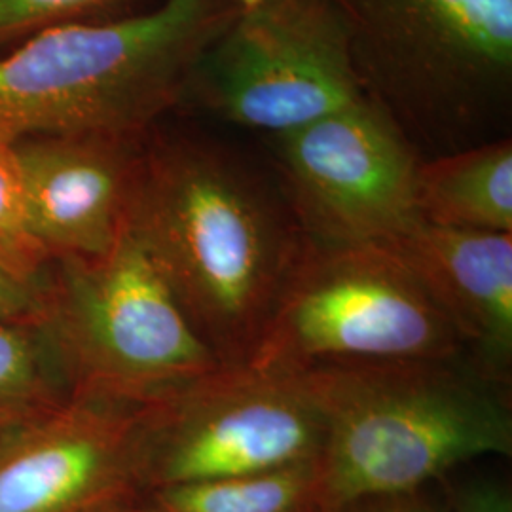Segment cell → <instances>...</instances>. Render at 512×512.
I'll list each match as a JSON object with an SVG mask.
<instances>
[{"mask_svg":"<svg viewBox=\"0 0 512 512\" xmlns=\"http://www.w3.org/2000/svg\"><path fill=\"white\" fill-rule=\"evenodd\" d=\"M128 222L220 363L247 365L306 245L285 196L217 141L175 137L143 148Z\"/></svg>","mask_w":512,"mask_h":512,"instance_id":"obj_1","label":"cell"},{"mask_svg":"<svg viewBox=\"0 0 512 512\" xmlns=\"http://www.w3.org/2000/svg\"><path fill=\"white\" fill-rule=\"evenodd\" d=\"M238 12L236 0H160L27 37L0 57V141L141 139L186 99L196 65Z\"/></svg>","mask_w":512,"mask_h":512,"instance_id":"obj_2","label":"cell"},{"mask_svg":"<svg viewBox=\"0 0 512 512\" xmlns=\"http://www.w3.org/2000/svg\"><path fill=\"white\" fill-rule=\"evenodd\" d=\"M294 378L323 425L315 512L420 492L465 461L512 454L505 399L458 361L338 366Z\"/></svg>","mask_w":512,"mask_h":512,"instance_id":"obj_3","label":"cell"},{"mask_svg":"<svg viewBox=\"0 0 512 512\" xmlns=\"http://www.w3.org/2000/svg\"><path fill=\"white\" fill-rule=\"evenodd\" d=\"M330 2L366 101L420 156L501 139L494 133L512 109V0Z\"/></svg>","mask_w":512,"mask_h":512,"instance_id":"obj_4","label":"cell"},{"mask_svg":"<svg viewBox=\"0 0 512 512\" xmlns=\"http://www.w3.org/2000/svg\"><path fill=\"white\" fill-rule=\"evenodd\" d=\"M52 264L40 325L73 395L147 403L224 366L128 220L107 255Z\"/></svg>","mask_w":512,"mask_h":512,"instance_id":"obj_5","label":"cell"},{"mask_svg":"<svg viewBox=\"0 0 512 512\" xmlns=\"http://www.w3.org/2000/svg\"><path fill=\"white\" fill-rule=\"evenodd\" d=\"M461 353L456 330L387 247L306 238L247 365L296 376Z\"/></svg>","mask_w":512,"mask_h":512,"instance_id":"obj_6","label":"cell"},{"mask_svg":"<svg viewBox=\"0 0 512 512\" xmlns=\"http://www.w3.org/2000/svg\"><path fill=\"white\" fill-rule=\"evenodd\" d=\"M188 93L224 122L272 137L365 99L330 0H258L239 8L202 55Z\"/></svg>","mask_w":512,"mask_h":512,"instance_id":"obj_7","label":"cell"},{"mask_svg":"<svg viewBox=\"0 0 512 512\" xmlns=\"http://www.w3.org/2000/svg\"><path fill=\"white\" fill-rule=\"evenodd\" d=\"M323 425L294 376L220 366L147 401L148 492L313 461Z\"/></svg>","mask_w":512,"mask_h":512,"instance_id":"obj_8","label":"cell"},{"mask_svg":"<svg viewBox=\"0 0 512 512\" xmlns=\"http://www.w3.org/2000/svg\"><path fill=\"white\" fill-rule=\"evenodd\" d=\"M274 141L283 196L306 238L385 243L421 220L416 179L423 158L370 101Z\"/></svg>","mask_w":512,"mask_h":512,"instance_id":"obj_9","label":"cell"},{"mask_svg":"<svg viewBox=\"0 0 512 512\" xmlns=\"http://www.w3.org/2000/svg\"><path fill=\"white\" fill-rule=\"evenodd\" d=\"M147 403L71 395L0 440V512H95L145 490Z\"/></svg>","mask_w":512,"mask_h":512,"instance_id":"obj_10","label":"cell"},{"mask_svg":"<svg viewBox=\"0 0 512 512\" xmlns=\"http://www.w3.org/2000/svg\"><path fill=\"white\" fill-rule=\"evenodd\" d=\"M14 147L31 232L48 260L107 255L128 220L143 152L139 139L35 137Z\"/></svg>","mask_w":512,"mask_h":512,"instance_id":"obj_11","label":"cell"},{"mask_svg":"<svg viewBox=\"0 0 512 512\" xmlns=\"http://www.w3.org/2000/svg\"><path fill=\"white\" fill-rule=\"evenodd\" d=\"M397 256L435 302L473 370L497 389L512 374V232H475L418 220L380 243Z\"/></svg>","mask_w":512,"mask_h":512,"instance_id":"obj_12","label":"cell"},{"mask_svg":"<svg viewBox=\"0 0 512 512\" xmlns=\"http://www.w3.org/2000/svg\"><path fill=\"white\" fill-rule=\"evenodd\" d=\"M416 207L433 226L512 232L511 137L423 158Z\"/></svg>","mask_w":512,"mask_h":512,"instance_id":"obj_13","label":"cell"},{"mask_svg":"<svg viewBox=\"0 0 512 512\" xmlns=\"http://www.w3.org/2000/svg\"><path fill=\"white\" fill-rule=\"evenodd\" d=\"M164 512H315V459L150 492Z\"/></svg>","mask_w":512,"mask_h":512,"instance_id":"obj_14","label":"cell"},{"mask_svg":"<svg viewBox=\"0 0 512 512\" xmlns=\"http://www.w3.org/2000/svg\"><path fill=\"white\" fill-rule=\"evenodd\" d=\"M73 395L52 338L40 323H0V420L25 423Z\"/></svg>","mask_w":512,"mask_h":512,"instance_id":"obj_15","label":"cell"},{"mask_svg":"<svg viewBox=\"0 0 512 512\" xmlns=\"http://www.w3.org/2000/svg\"><path fill=\"white\" fill-rule=\"evenodd\" d=\"M0 256L19 274L42 281L52 264L31 232L16 147L0 141Z\"/></svg>","mask_w":512,"mask_h":512,"instance_id":"obj_16","label":"cell"},{"mask_svg":"<svg viewBox=\"0 0 512 512\" xmlns=\"http://www.w3.org/2000/svg\"><path fill=\"white\" fill-rule=\"evenodd\" d=\"M126 2L129 0H0V42L31 37L74 21L105 19V12Z\"/></svg>","mask_w":512,"mask_h":512,"instance_id":"obj_17","label":"cell"},{"mask_svg":"<svg viewBox=\"0 0 512 512\" xmlns=\"http://www.w3.org/2000/svg\"><path fill=\"white\" fill-rule=\"evenodd\" d=\"M46 304V277L29 279L0 256V323H40Z\"/></svg>","mask_w":512,"mask_h":512,"instance_id":"obj_18","label":"cell"},{"mask_svg":"<svg viewBox=\"0 0 512 512\" xmlns=\"http://www.w3.org/2000/svg\"><path fill=\"white\" fill-rule=\"evenodd\" d=\"M450 512H512L509 486L492 478H475L448 486Z\"/></svg>","mask_w":512,"mask_h":512,"instance_id":"obj_19","label":"cell"},{"mask_svg":"<svg viewBox=\"0 0 512 512\" xmlns=\"http://www.w3.org/2000/svg\"><path fill=\"white\" fill-rule=\"evenodd\" d=\"M340 512H442L420 492L370 497L357 501Z\"/></svg>","mask_w":512,"mask_h":512,"instance_id":"obj_20","label":"cell"},{"mask_svg":"<svg viewBox=\"0 0 512 512\" xmlns=\"http://www.w3.org/2000/svg\"><path fill=\"white\" fill-rule=\"evenodd\" d=\"M95 512H164L160 507H156L152 501L150 503H141L137 497L135 499H129V501H122V503H116V505H110L105 507L101 511Z\"/></svg>","mask_w":512,"mask_h":512,"instance_id":"obj_21","label":"cell"},{"mask_svg":"<svg viewBox=\"0 0 512 512\" xmlns=\"http://www.w3.org/2000/svg\"><path fill=\"white\" fill-rule=\"evenodd\" d=\"M19 423H10V421L0 420V440L4 439L14 427H18Z\"/></svg>","mask_w":512,"mask_h":512,"instance_id":"obj_22","label":"cell"},{"mask_svg":"<svg viewBox=\"0 0 512 512\" xmlns=\"http://www.w3.org/2000/svg\"><path fill=\"white\" fill-rule=\"evenodd\" d=\"M238 2L239 8L243 10V8H249V6H253V4H256L258 0H236Z\"/></svg>","mask_w":512,"mask_h":512,"instance_id":"obj_23","label":"cell"}]
</instances>
